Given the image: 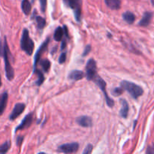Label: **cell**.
<instances>
[{
    "label": "cell",
    "mask_w": 154,
    "mask_h": 154,
    "mask_svg": "<svg viewBox=\"0 0 154 154\" xmlns=\"http://www.w3.org/2000/svg\"><path fill=\"white\" fill-rule=\"evenodd\" d=\"M32 2H34V1H35V0H32Z\"/></svg>",
    "instance_id": "34"
},
{
    "label": "cell",
    "mask_w": 154,
    "mask_h": 154,
    "mask_svg": "<svg viewBox=\"0 0 154 154\" xmlns=\"http://www.w3.org/2000/svg\"><path fill=\"white\" fill-rule=\"evenodd\" d=\"M35 20L36 23H37L38 28L39 29H43L45 27V26H46V20L40 16L36 17Z\"/></svg>",
    "instance_id": "22"
},
{
    "label": "cell",
    "mask_w": 154,
    "mask_h": 154,
    "mask_svg": "<svg viewBox=\"0 0 154 154\" xmlns=\"http://www.w3.org/2000/svg\"><path fill=\"white\" fill-rule=\"evenodd\" d=\"M84 77H85V74H84V72L80 70L72 71L69 75V79L74 81H79V80H81L82 78H84Z\"/></svg>",
    "instance_id": "15"
},
{
    "label": "cell",
    "mask_w": 154,
    "mask_h": 154,
    "mask_svg": "<svg viewBox=\"0 0 154 154\" xmlns=\"http://www.w3.org/2000/svg\"><path fill=\"white\" fill-rule=\"evenodd\" d=\"M25 105L23 103H17L15 105L13 111H12L11 114L9 116V120H14L17 117H19L23 111L25 110Z\"/></svg>",
    "instance_id": "9"
},
{
    "label": "cell",
    "mask_w": 154,
    "mask_h": 154,
    "mask_svg": "<svg viewBox=\"0 0 154 154\" xmlns=\"http://www.w3.org/2000/svg\"><path fill=\"white\" fill-rule=\"evenodd\" d=\"M147 153H154V147H148L147 151H146Z\"/></svg>",
    "instance_id": "31"
},
{
    "label": "cell",
    "mask_w": 154,
    "mask_h": 154,
    "mask_svg": "<svg viewBox=\"0 0 154 154\" xmlns=\"http://www.w3.org/2000/svg\"><path fill=\"white\" fill-rule=\"evenodd\" d=\"M93 146L92 144H88V145L86 147V148L84 149V150L83 151V153L84 154H89L91 153L92 151H93Z\"/></svg>",
    "instance_id": "25"
},
{
    "label": "cell",
    "mask_w": 154,
    "mask_h": 154,
    "mask_svg": "<svg viewBox=\"0 0 154 154\" xmlns=\"http://www.w3.org/2000/svg\"><path fill=\"white\" fill-rule=\"evenodd\" d=\"M39 1H40V5L42 11L43 12V13H45L47 8V0H39Z\"/></svg>",
    "instance_id": "27"
},
{
    "label": "cell",
    "mask_w": 154,
    "mask_h": 154,
    "mask_svg": "<svg viewBox=\"0 0 154 154\" xmlns=\"http://www.w3.org/2000/svg\"><path fill=\"white\" fill-rule=\"evenodd\" d=\"M123 91H124V90H123L122 87H116V88H114V90L111 91V93H112V94L114 95V96H118L123 94Z\"/></svg>",
    "instance_id": "24"
},
{
    "label": "cell",
    "mask_w": 154,
    "mask_h": 154,
    "mask_svg": "<svg viewBox=\"0 0 154 154\" xmlns=\"http://www.w3.org/2000/svg\"><path fill=\"white\" fill-rule=\"evenodd\" d=\"M11 147V142L9 141H5L4 144L0 145V154H5L7 153Z\"/></svg>",
    "instance_id": "23"
},
{
    "label": "cell",
    "mask_w": 154,
    "mask_h": 154,
    "mask_svg": "<svg viewBox=\"0 0 154 154\" xmlns=\"http://www.w3.org/2000/svg\"><path fill=\"white\" fill-rule=\"evenodd\" d=\"M120 103H121V109L120 111V115L123 118H127L129 111V104H128V102L125 99H121L120 100Z\"/></svg>",
    "instance_id": "13"
},
{
    "label": "cell",
    "mask_w": 154,
    "mask_h": 154,
    "mask_svg": "<svg viewBox=\"0 0 154 154\" xmlns=\"http://www.w3.org/2000/svg\"><path fill=\"white\" fill-rule=\"evenodd\" d=\"M23 139H24L23 136H21V135L17 136V140H16V142H17V145L18 147H20V145L22 144L23 141Z\"/></svg>",
    "instance_id": "29"
},
{
    "label": "cell",
    "mask_w": 154,
    "mask_h": 154,
    "mask_svg": "<svg viewBox=\"0 0 154 154\" xmlns=\"http://www.w3.org/2000/svg\"><path fill=\"white\" fill-rule=\"evenodd\" d=\"M34 73L38 76V80L35 83L36 85L41 86L42 84H43L44 81H45V77H44L43 73H42V71L38 70V69H35V70H34Z\"/></svg>",
    "instance_id": "20"
},
{
    "label": "cell",
    "mask_w": 154,
    "mask_h": 154,
    "mask_svg": "<svg viewBox=\"0 0 154 154\" xmlns=\"http://www.w3.org/2000/svg\"><path fill=\"white\" fill-rule=\"evenodd\" d=\"M34 42L29 37V33L27 29H24L23 30L22 38L20 41L21 49L25 51L27 55H32L34 50Z\"/></svg>",
    "instance_id": "3"
},
{
    "label": "cell",
    "mask_w": 154,
    "mask_h": 154,
    "mask_svg": "<svg viewBox=\"0 0 154 154\" xmlns=\"http://www.w3.org/2000/svg\"><path fill=\"white\" fill-rule=\"evenodd\" d=\"M153 14L152 12L147 11L144 14L142 18H141V20L138 23V25L142 27H147V26H149V24L150 23V21H151L152 18H153Z\"/></svg>",
    "instance_id": "12"
},
{
    "label": "cell",
    "mask_w": 154,
    "mask_h": 154,
    "mask_svg": "<svg viewBox=\"0 0 154 154\" xmlns=\"http://www.w3.org/2000/svg\"><path fill=\"white\" fill-rule=\"evenodd\" d=\"M79 148V144L76 142L65 144L58 147V150L61 153H76Z\"/></svg>",
    "instance_id": "8"
},
{
    "label": "cell",
    "mask_w": 154,
    "mask_h": 154,
    "mask_svg": "<svg viewBox=\"0 0 154 154\" xmlns=\"http://www.w3.org/2000/svg\"><path fill=\"white\" fill-rule=\"evenodd\" d=\"M63 35H64V31H63V29L62 27L58 26L57 28V29L54 32V38L56 42H60V41L63 39Z\"/></svg>",
    "instance_id": "19"
},
{
    "label": "cell",
    "mask_w": 154,
    "mask_h": 154,
    "mask_svg": "<svg viewBox=\"0 0 154 154\" xmlns=\"http://www.w3.org/2000/svg\"><path fill=\"white\" fill-rule=\"evenodd\" d=\"M63 2L66 6H68L74 11L75 20L78 22H81L82 0H63Z\"/></svg>",
    "instance_id": "4"
},
{
    "label": "cell",
    "mask_w": 154,
    "mask_h": 154,
    "mask_svg": "<svg viewBox=\"0 0 154 154\" xmlns=\"http://www.w3.org/2000/svg\"><path fill=\"white\" fill-rule=\"evenodd\" d=\"M10 55V50L8 45L6 36H5L3 42L0 43V56L4 58L6 78L8 81H11L14 79V71L10 63V58H9Z\"/></svg>",
    "instance_id": "1"
},
{
    "label": "cell",
    "mask_w": 154,
    "mask_h": 154,
    "mask_svg": "<svg viewBox=\"0 0 154 154\" xmlns=\"http://www.w3.org/2000/svg\"><path fill=\"white\" fill-rule=\"evenodd\" d=\"M120 86L124 90H126L130 94L133 99H137L138 97L142 96L144 90L140 86L137 85L135 83L128 81H123L120 83Z\"/></svg>",
    "instance_id": "2"
},
{
    "label": "cell",
    "mask_w": 154,
    "mask_h": 154,
    "mask_svg": "<svg viewBox=\"0 0 154 154\" xmlns=\"http://www.w3.org/2000/svg\"><path fill=\"white\" fill-rule=\"evenodd\" d=\"M66 52H63L60 54V58H59V63L60 64H63L66 62Z\"/></svg>",
    "instance_id": "26"
},
{
    "label": "cell",
    "mask_w": 154,
    "mask_h": 154,
    "mask_svg": "<svg viewBox=\"0 0 154 154\" xmlns=\"http://www.w3.org/2000/svg\"><path fill=\"white\" fill-rule=\"evenodd\" d=\"M96 75V62L93 59H90L86 66V77L88 81H93Z\"/></svg>",
    "instance_id": "6"
},
{
    "label": "cell",
    "mask_w": 154,
    "mask_h": 154,
    "mask_svg": "<svg viewBox=\"0 0 154 154\" xmlns=\"http://www.w3.org/2000/svg\"><path fill=\"white\" fill-rule=\"evenodd\" d=\"M90 51H91V46H90V45H87L85 48V49H84V53H83V54H82L83 57H86L87 54H89V53L90 52Z\"/></svg>",
    "instance_id": "28"
},
{
    "label": "cell",
    "mask_w": 154,
    "mask_h": 154,
    "mask_svg": "<svg viewBox=\"0 0 154 154\" xmlns=\"http://www.w3.org/2000/svg\"><path fill=\"white\" fill-rule=\"evenodd\" d=\"M76 122L82 127H91L93 126V120L88 116H81L77 118Z\"/></svg>",
    "instance_id": "11"
},
{
    "label": "cell",
    "mask_w": 154,
    "mask_h": 154,
    "mask_svg": "<svg viewBox=\"0 0 154 154\" xmlns=\"http://www.w3.org/2000/svg\"><path fill=\"white\" fill-rule=\"evenodd\" d=\"M2 86V79H1V75H0V87Z\"/></svg>",
    "instance_id": "32"
},
{
    "label": "cell",
    "mask_w": 154,
    "mask_h": 154,
    "mask_svg": "<svg viewBox=\"0 0 154 154\" xmlns=\"http://www.w3.org/2000/svg\"><path fill=\"white\" fill-rule=\"evenodd\" d=\"M33 121V114L31 113V114H29L24 117L23 120L21 122L20 124L16 128V132L17 131H19V130H23V129H27V128L31 126L32 123Z\"/></svg>",
    "instance_id": "10"
},
{
    "label": "cell",
    "mask_w": 154,
    "mask_h": 154,
    "mask_svg": "<svg viewBox=\"0 0 154 154\" xmlns=\"http://www.w3.org/2000/svg\"><path fill=\"white\" fill-rule=\"evenodd\" d=\"M21 8H22L23 12L26 15H29L31 12L32 5L30 4L29 0H23L22 4H21Z\"/></svg>",
    "instance_id": "18"
},
{
    "label": "cell",
    "mask_w": 154,
    "mask_h": 154,
    "mask_svg": "<svg viewBox=\"0 0 154 154\" xmlns=\"http://www.w3.org/2000/svg\"><path fill=\"white\" fill-rule=\"evenodd\" d=\"M67 39H69V38H67L66 37L63 40V42H62V45H61V50H62V51H63V50H64L65 48H66V42H67Z\"/></svg>",
    "instance_id": "30"
},
{
    "label": "cell",
    "mask_w": 154,
    "mask_h": 154,
    "mask_svg": "<svg viewBox=\"0 0 154 154\" xmlns=\"http://www.w3.org/2000/svg\"><path fill=\"white\" fill-rule=\"evenodd\" d=\"M39 63H40L41 66H42V69L44 70V72H48L49 71L50 68H51V62L48 60V59H44V60H39Z\"/></svg>",
    "instance_id": "21"
},
{
    "label": "cell",
    "mask_w": 154,
    "mask_h": 154,
    "mask_svg": "<svg viewBox=\"0 0 154 154\" xmlns=\"http://www.w3.org/2000/svg\"><path fill=\"white\" fill-rule=\"evenodd\" d=\"M106 5L112 10H118L121 6L120 0H105Z\"/></svg>",
    "instance_id": "16"
},
{
    "label": "cell",
    "mask_w": 154,
    "mask_h": 154,
    "mask_svg": "<svg viewBox=\"0 0 154 154\" xmlns=\"http://www.w3.org/2000/svg\"><path fill=\"white\" fill-rule=\"evenodd\" d=\"M123 18L127 23L132 24L135 20V16L130 11H126L123 14Z\"/></svg>",
    "instance_id": "17"
},
{
    "label": "cell",
    "mask_w": 154,
    "mask_h": 154,
    "mask_svg": "<svg viewBox=\"0 0 154 154\" xmlns=\"http://www.w3.org/2000/svg\"><path fill=\"white\" fill-rule=\"evenodd\" d=\"M151 3H152V5L154 6V0H151Z\"/></svg>",
    "instance_id": "33"
},
{
    "label": "cell",
    "mask_w": 154,
    "mask_h": 154,
    "mask_svg": "<svg viewBox=\"0 0 154 154\" xmlns=\"http://www.w3.org/2000/svg\"><path fill=\"white\" fill-rule=\"evenodd\" d=\"M49 42H50V38H48L43 42V44L41 45L39 49L38 50L37 52H36L35 56V60H34V70L37 69L38 63L39 60H41V57H42V54H43L44 53L47 51V49H48Z\"/></svg>",
    "instance_id": "7"
},
{
    "label": "cell",
    "mask_w": 154,
    "mask_h": 154,
    "mask_svg": "<svg viewBox=\"0 0 154 154\" xmlns=\"http://www.w3.org/2000/svg\"><path fill=\"white\" fill-rule=\"evenodd\" d=\"M8 95L7 92H4L0 96V116L2 115L5 110L8 102Z\"/></svg>",
    "instance_id": "14"
},
{
    "label": "cell",
    "mask_w": 154,
    "mask_h": 154,
    "mask_svg": "<svg viewBox=\"0 0 154 154\" xmlns=\"http://www.w3.org/2000/svg\"><path fill=\"white\" fill-rule=\"evenodd\" d=\"M93 81H94V82L96 83L98 86H99V87L101 89V90L103 92L104 96H105V99H106V103H107V105H108V107H110V108H112V107H114V100H113V99H111V98L108 96V93H107V92H106V90H105V87H106V83H105V81H104L102 78H100V77L98 76V75H96V77L94 78V79H93Z\"/></svg>",
    "instance_id": "5"
}]
</instances>
